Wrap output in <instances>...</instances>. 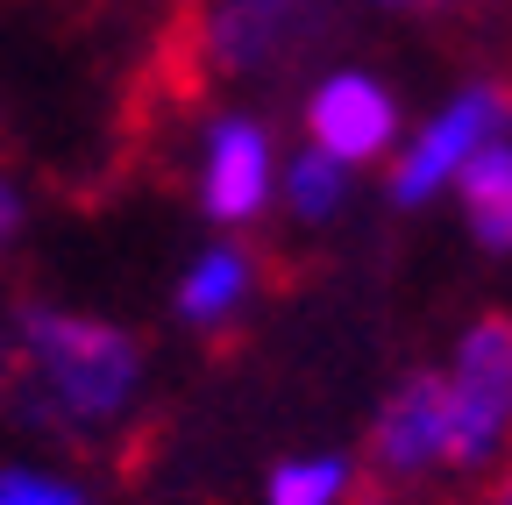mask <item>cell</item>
<instances>
[{
  "instance_id": "6da1fadb",
  "label": "cell",
  "mask_w": 512,
  "mask_h": 505,
  "mask_svg": "<svg viewBox=\"0 0 512 505\" xmlns=\"http://www.w3.org/2000/svg\"><path fill=\"white\" fill-rule=\"evenodd\" d=\"M136 335H121L86 313H50V306H22V370L29 392L22 413L43 427H72V420H107L136 392Z\"/></svg>"
},
{
  "instance_id": "7a4b0ae2",
  "label": "cell",
  "mask_w": 512,
  "mask_h": 505,
  "mask_svg": "<svg viewBox=\"0 0 512 505\" xmlns=\"http://www.w3.org/2000/svg\"><path fill=\"white\" fill-rule=\"evenodd\" d=\"M505 427H512V313H477L456 349V377H448L441 463L477 470Z\"/></svg>"
},
{
  "instance_id": "3957f363",
  "label": "cell",
  "mask_w": 512,
  "mask_h": 505,
  "mask_svg": "<svg viewBox=\"0 0 512 505\" xmlns=\"http://www.w3.org/2000/svg\"><path fill=\"white\" fill-rule=\"evenodd\" d=\"M441 434H448V377L441 370H413L406 385L384 399V413L370 420V456H363V505H392V491L441 456Z\"/></svg>"
},
{
  "instance_id": "277c9868",
  "label": "cell",
  "mask_w": 512,
  "mask_h": 505,
  "mask_svg": "<svg viewBox=\"0 0 512 505\" xmlns=\"http://www.w3.org/2000/svg\"><path fill=\"white\" fill-rule=\"evenodd\" d=\"M328 29V0H214L207 8V65L214 72H264L299 57Z\"/></svg>"
},
{
  "instance_id": "5b68a950",
  "label": "cell",
  "mask_w": 512,
  "mask_h": 505,
  "mask_svg": "<svg viewBox=\"0 0 512 505\" xmlns=\"http://www.w3.org/2000/svg\"><path fill=\"white\" fill-rule=\"evenodd\" d=\"M505 121H512V86H470V93L448 107L406 157H399V171H392V200H399V207H420L441 178H456V171L505 129Z\"/></svg>"
},
{
  "instance_id": "8992f818",
  "label": "cell",
  "mask_w": 512,
  "mask_h": 505,
  "mask_svg": "<svg viewBox=\"0 0 512 505\" xmlns=\"http://www.w3.org/2000/svg\"><path fill=\"white\" fill-rule=\"evenodd\" d=\"M306 129H313V143L328 150L335 164H370V157L392 150L399 107H392V93H384L377 79L342 72V79H328L306 100Z\"/></svg>"
},
{
  "instance_id": "52a82bcc",
  "label": "cell",
  "mask_w": 512,
  "mask_h": 505,
  "mask_svg": "<svg viewBox=\"0 0 512 505\" xmlns=\"http://www.w3.org/2000/svg\"><path fill=\"white\" fill-rule=\"evenodd\" d=\"M271 193V136L256 121H214V143H207V214L221 228H242L264 214Z\"/></svg>"
},
{
  "instance_id": "ba28073f",
  "label": "cell",
  "mask_w": 512,
  "mask_h": 505,
  "mask_svg": "<svg viewBox=\"0 0 512 505\" xmlns=\"http://www.w3.org/2000/svg\"><path fill=\"white\" fill-rule=\"evenodd\" d=\"M456 178H463V207H470L477 242L512 257V143H484Z\"/></svg>"
},
{
  "instance_id": "9c48e42d",
  "label": "cell",
  "mask_w": 512,
  "mask_h": 505,
  "mask_svg": "<svg viewBox=\"0 0 512 505\" xmlns=\"http://www.w3.org/2000/svg\"><path fill=\"white\" fill-rule=\"evenodd\" d=\"M242 292H249V249H214V257H200L192 278L178 285V313L192 328H214Z\"/></svg>"
},
{
  "instance_id": "30bf717a",
  "label": "cell",
  "mask_w": 512,
  "mask_h": 505,
  "mask_svg": "<svg viewBox=\"0 0 512 505\" xmlns=\"http://www.w3.org/2000/svg\"><path fill=\"white\" fill-rule=\"evenodd\" d=\"M335 200H342V164H335L328 150H306V157L292 164V214H299V221H328Z\"/></svg>"
},
{
  "instance_id": "8fae6325",
  "label": "cell",
  "mask_w": 512,
  "mask_h": 505,
  "mask_svg": "<svg viewBox=\"0 0 512 505\" xmlns=\"http://www.w3.org/2000/svg\"><path fill=\"white\" fill-rule=\"evenodd\" d=\"M349 484V463L320 456V463H292L271 477V505H335V491Z\"/></svg>"
},
{
  "instance_id": "7c38bea8",
  "label": "cell",
  "mask_w": 512,
  "mask_h": 505,
  "mask_svg": "<svg viewBox=\"0 0 512 505\" xmlns=\"http://www.w3.org/2000/svg\"><path fill=\"white\" fill-rule=\"evenodd\" d=\"M0 505H86L72 484H50V477H29V470H8L0 477Z\"/></svg>"
},
{
  "instance_id": "4fadbf2b",
  "label": "cell",
  "mask_w": 512,
  "mask_h": 505,
  "mask_svg": "<svg viewBox=\"0 0 512 505\" xmlns=\"http://www.w3.org/2000/svg\"><path fill=\"white\" fill-rule=\"evenodd\" d=\"M15 228H22V200H15V185L0 178V249L15 242Z\"/></svg>"
},
{
  "instance_id": "5bb4252c",
  "label": "cell",
  "mask_w": 512,
  "mask_h": 505,
  "mask_svg": "<svg viewBox=\"0 0 512 505\" xmlns=\"http://www.w3.org/2000/svg\"><path fill=\"white\" fill-rule=\"evenodd\" d=\"M484 505H512V470H505V477L491 484V498H484Z\"/></svg>"
},
{
  "instance_id": "9a60e30c",
  "label": "cell",
  "mask_w": 512,
  "mask_h": 505,
  "mask_svg": "<svg viewBox=\"0 0 512 505\" xmlns=\"http://www.w3.org/2000/svg\"><path fill=\"white\" fill-rule=\"evenodd\" d=\"M384 8H448V0H384Z\"/></svg>"
}]
</instances>
